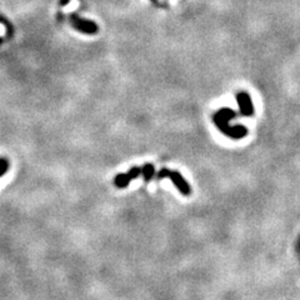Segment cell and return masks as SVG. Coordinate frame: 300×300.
Returning a JSON list of instances; mask_svg holds the SVG:
<instances>
[{
	"label": "cell",
	"mask_w": 300,
	"mask_h": 300,
	"mask_svg": "<svg viewBox=\"0 0 300 300\" xmlns=\"http://www.w3.org/2000/svg\"><path fill=\"white\" fill-rule=\"evenodd\" d=\"M237 116V113L229 108H221L213 115V121L216 128L232 139H242L248 134L247 126L244 125H230V120Z\"/></svg>",
	"instance_id": "1"
},
{
	"label": "cell",
	"mask_w": 300,
	"mask_h": 300,
	"mask_svg": "<svg viewBox=\"0 0 300 300\" xmlns=\"http://www.w3.org/2000/svg\"><path fill=\"white\" fill-rule=\"evenodd\" d=\"M163 178H169L173 182V184L177 187L178 190L180 191V194L183 195H190L191 194V187L188 184L187 180L184 179L182 174L179 172H175V170H169L167 168L160 170L158 173V179H163Z\"/></svg>",
	"instance_id": "2"
},
{
	"label": "cell",
	"mask_w": 300,
	"mask_h": 300,
	"mask_svg": "<svg viewBox=\"0 0 300 300\" xmlns=\"http://www.w3.org/2000/svg\"><path fill=\"white\" fill-rule=\"evenodd\" d=\"M237 102L239 105V112L244 116H252L254 114L252 97L247 92H240L237 94Z\"/></svg>",
	"instance_id": "3"
},
{
	"label": "cell",
	"mask_w": 300,
	"mask_h": 300,
	"mask_svg": "<svg viewBox=\"0 0 300 300\" xmlns=\"http://www.w3.org/2000/svg\"><path fill=\"white\" fill-rule=\"evenodd\" d=\"M140 174H141V168L134 167V168H131V169L129 170L126 174L116 175L114 183H115V185L118 188H126L131 180H134L135 178H138Z\"/></svg>",
	"instance_id": "4"
},
{
	"label": "cell",
	"mask_w": 300,
	"mask_h": 300,
	"mask_svg": "<svg viewBox=\"0 0 300 300\" xmlns=\"http://www.w3.org/2000/svg\"><path fill=\"white\" fill-rule=\"evenodd\" d=\"M71 24L75 29L80 30L83 33H87V34H95L98 32V27L95 23L90 22V20H84V19H79L78 17L73 15L71 17Z\"/></svg>",
	"instance_id": "5"
},
{
	"label": "cell",
	"mask_w": 300,
	"mask_h": 300,
	"mask_svg": "<svg viewBox=\"0 0 300 300\" xmlns=\"http://www.w3.org/2000/svg\"><path fill=\"white\" fill-rule=\"evenodd\" d=\"M154 173L155 169L153 164H145L141 168V174L144 175V180H145V182H150V179L154 177Z\"/></svg>",
	"instance_id": "6"
},
{
	"label": "cell",
	"mask_w": 300,
	"mask_h": 300,
	"mask_svg": "<svg viewBox=\"0 0 300 300\" xmlns=\"http://www.w3.org/2000/svg\"><path fill=\"white\" fill-rule=\"evenodd\" d=\"M8 170V162L5 159H0V177H3V175L7 173Z\"/></svg>",
	"instance_id": "7"
},
{
	"label": "cell",
	"mask_w": 300,
	"mask_h": 300,
	"mask_svg": "<svg viewBox=\"0 0 300 300\" xmlns=\"http://www.w3.org/2000/svg\"><path fill=\"white\" fill-rule=\"evenodd\" d=\"M153 3H155V4H158V0H152Z\"/></svg>",
	"instance_id": "8"
}]
</instances>
